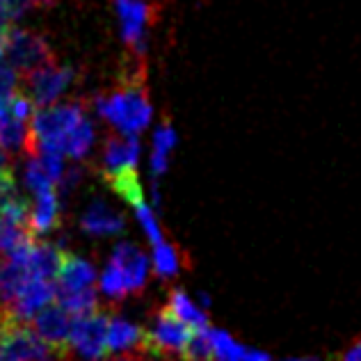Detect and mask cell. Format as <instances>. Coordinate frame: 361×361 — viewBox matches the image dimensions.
Here are the masks:
<instances>
[{"instance_id": "cell-1", "label": "cell", "mask_w": 361, "mask_h": 361, "mask_svg": "<svg viewBox=\"0 0 361 361\" xmlns=\"http://www.w3.org/2000/svg\"><path fill=\"white\" fill-rule=\"evenodd\" d=\"M97 110L121 135H140L154 115L147 90L145 64L140 62L130 73L121 75V80L110 92L99 94Z\"/></svg>"}, {"instance_id": "cell-2", "label": "cell", "mask_w": 361, "mask_h": 361, "mask_svg": "<svg viewBox=\"0 0 361 361\" xmlns=\"http://www.w3.org/2000/svg\"><path fill=\"white\" fill-rule=\"evenodd\" d=\"M85 119V103H55L51 108H42L32 117V137L37 151L39 149H55L64 151V145L73 128ZM64 156V154H62Z\"/></svg>"}, {"instance_id": "cell-3", "label": "cell", "mask_w": 361, "mask_h": 361, "mask_svg": "<svg viewBox=\"0 0 361 361\" xmlns=\"http://www.w3.org/2000/svg\"><path fill=\"white\" fill-rule=\"evenodd\" d=\"M192 336L195 329H190L167 307H163L151 316L145 353H149L156 361H183V355Z\"/></svg>"}, {"instance_id": "cell-4", "label": "cell", "mask_w": 361, "mask_h": 361, "mask_svg": "<svg viewBox=\"0 0 361 361\" xmlns=\"http://www.w3.org/2000/svg\"><path fill=\"white\" fill-rule=\"evenodd\" d=\"M110 313L94 311L78 316L71 322L69 334V357L71 361H106L108 357V327Z\"/></svg>"}, {"instance_id": "cell-5", "label": "cell", "mask_w": 361, "mask_h": 361, "mask_svg": "<svg viewBox=\"0 0 361 361\" xmlns=\"http://www.w3.org/2000/svg\"><path fill=\"white\" fill-rule=\"evenodd\" d=\"M3 53L21 78L35 69H42V66L55 62V55L51 51L49 42H46L42 35L21 30V27H12V30H9L3 44Z\"/></svg>"}, {"instance_id": "cell-6", "label": "cell", "mask_w": 361, "mask_h": 361, "mask_svg": "<svg viewBox=\"0 0 361 361\" xmlns=\"http://www.w3.org/2000/svg\"><path fill=\"white\" fill-rule=\"evenodd\" d=\"M75 78V69L66 64L51 62L42 66V69H35L27 75H23V94L30 99L37 108H51L58 103V99L69 90V85Z\"/></svg>"}, {"instance_id": "cell-7", "label": "cell", "mask_w": 361, "mask_h": 361, "mask_svg": "<svg viewBox=\"0 0 361 361\" xmlns=\"http://www.w3.org/2000/svg\"><path fill=\"white\" fill-rule=\"evenodd\" d=\"M119 23H121V39L133 51L135 58L142 60L147 51V32L156 23V7L145 0H115Z\"/></svg>"}, {"instance_id": "cell-8", "label": "cell", "mask_w": 361, "mask_h": 361, "mask_svg": "<svg viewBox=\"0 0 361 361\" xmlns=\"http://www.w3.org/2000/svg\"><path fill=\"white\" fill-rule=\"evenodd\" d=\"M140 140L137 135H110L103 145V169L101 174L106 183L112 185L128 176H137L140 160Z\"/></svg>"}, {"instance_id": "cell-9", "label": "cell", "mask_w": 361, "mask_h": 361, "mask_svg": "<svg viewBox=\"0 0 361 361\" xmlns=\"http://www.w3.org/2000/svg\"><path fill=\"white\" fill-rule=\"evenodd\" d=\"M71 322H73L71 313L66 311L60 302H53L30 320V327L35 329L37 336H39L42 341H46L49 345H53L55 350L69 353Z\"/></svg>"}, {"instance_id": "cell-10", "label": "cell", "mask_w": 361, "mask_h": 361, "mask_svg": "<svg viewBox=\"0 0 361 361\" xmlns=\"http://www.w3.org/2000/svg\"><path fill=\"white\" fill-rule=\"evenodd\" d=\"M108 263L121 274V279L128 288V295H137L140 290H145L149 279V259L140 247L130 243H119L112 250Z\"/></svg>"}, {"instance_id": "cell-11", "label": "cell", "mask_w": 361, "mask_h": 361, "mask_svg": "<svg viewBox=\"0 0 361 361\" xmlns=\"http://www.w3.org/2000/svg\"><path fill=\"white\" fill-rule=\"evenodd\" d=\"M55 283H58V298L97 290V270H94V265L90 261H85L82 256L62 252V263H60Z\"/></svg>"}, {"instance_id": "cell-12", "label": "cell", "mask_w": 361, "mask_h": 361, "mask_svg": "<svg viewBox=\"0 0 361 361\" xmlns=\"http://www.w3.org/2000/svg\"><path fill=\"white\" fill-rule=\"evenodd\" d=\"M147 341V331L133 325L126 318L112 316L110 318V327H108V350L115 355L123 353H137V350L145 348Z\"/></svg>"}, {"instance_id": "cell-13", "label": "cell", "mask_w": 361, "mask_h": 361, "mask_svg": "<svg viewBox=\"0 0 361 361\" xmlns=\"http://www.w3.org/2000/svg\"><path fill=\"white\" fill-rule=\"evenodd\" d=\"M80 226L85 233L90 235H117L123 231V226H126V222H123V217L112 211V208L108 204L103 202H94L90 204V208L85 211L82 220H80Z\"/></svg>"}, {"instance_id": "cell-14", "label": "cell", "mask_w": 361, "mask_h": 361, "mask_svg": "<svg viewBox=\"0 0 361 361\" xmlns=\"http://www.w3.org/2000/svg\"><path fill=\"white\" fill-rule=\"evenodd\" d=\"M60 226V197L55 190L35 197L30 208V229L37 235H46Z\"/></svg>"}, {"instance_id": "cell-15", "label": "cell", "mask_w": 361, "mask_h": 361, "mask_svg": "<svg viewBox=\"0 0 361 361\" xmlns=\"http://www.w3.org/2000/svg\"><path fill=\"white\" fill-rule=\"evenodd\" d=\"M176 147V130L167 119L156 128L154 133V149H151V174H154V183L167 172L169 167V154Z\"/></svg>"}, {"instance_id": "cell-16", "label": "cell", "mask_w": 361, "mask_h": 361, "mask_svg": "<svg viewBox=\"0 0 361 361\" xmlns=\"http://www.w3.org/2000/svg\"><path fill=\"white\" fill-rule=\"evenodd\" d=\"M165 307L172 311L180 322H185L190 329H195V331L197 329H208L206 311L202 307H197V304L190 300L183 290L174 288L172 293H169V300H167Z\"/></svg>"}, {"instance_id": "cell-17", "label": "cell", "mask_w": 361, "mask_h": 361, "mask_svg": "<svg viewBox=\"0 0 361 361\" xmlns=\"http://www.w3.org/2000/svg\"><path fill=\"white\" fill-rule=\"evenodd\" d=\"M183 265H185V259H183V254L178 252L176 245L163 243V245L154 247V268H156L158 277L172 279L180 272Z\"/></svg>"}, {"instance_id": "cell-18", "label": "cell", "mask_w": 361, "mask_h": 361, "mask_svg": "<svg viewBox=\"0 0 361 361\" xmlns=\"http://www.w3.org/2000/svg\"><path fill=\"white\" fill-rule=\"evenodd\" d=\"M94 145V126H92V121L85 117L78 126L73 128V133L69 135V140H66V145H64V151L62 154L64 156H69L73 160H80L90 154V149Z\"/></svg>"}, {"instance_id": "cell-19", "label": "cell", "mask_w": 361, "mask_h": 361, "mask_svg": "<svg viewBox=\"0 0 361 361\" xmlns=\"http://www.w3.org/2000/svg\"><path fill=\"white\" fill-rule=\"evenodd\" d=\"M23 180H25V188L30 190V192L37 197V195H44L49 192V190H55V180L49 176V172L44 169L42 160L37 156H30L25 163V172H23Z\"/></svg>"}, {"instance_id": "cell-20", "label": "cell", "mask_w": 361, "mask_h": 361, "mask_svg": "<svg viewBox=\"0 0 361 361\" xmlns=\"http://www.w3.org/2000/svg\"><path fill=\"white\" fill-rule=\"evenodd\" d=\"M208 334H211L215 361H243L245 345H240L233 336H229L222 329H211Z\"/></svg>"}, {"instance_id": "cell-21", "label": "cell", "mask_w": 361, "mask_h": 361, "mask_svg": "<svg viewBox=\"0 0 361 361\" xmlns=\"http://www.w3.org/2000/svg\"><path fill=\"white\" fill-rule=\"evenodd\" d=\"M133 211H135V217H137V222H140V226H142V231L147 233L149 243L154 245V247L163 245V243H165L163 231H160L158 217H156V213L149 208V204H147V202H142V204H137L135 208H133Z\"/></svg>"}, {"instance_id": "cell-22", "label": "cell", "mask_w": 361, "mask_h": 361, "mask_svg": "<svg viewBox=\"0 0 361 361\" xmlns=\"http://www.w3.org/2000/svg\"><path fill=\"white\" fill-rule=\"evenodd\" d=\"M18 92V73L12 64L7 62L5 53L0 51V103H5Z\"/></svg>"}, {"instance_id": "cell-23", "label": "cell", "mask_w": 361, "mask_h": 361, "mask_svg": "<svg viewBox=\"0 0 361 361\" xmlns=\"http://www.w3.org/2000/svg\"><path fill=\"white\" fill-rule=\"evenodd\" d=\"M336 361H361V334L336 357Z\"/></svg>"}, {"instance_id": "cell-24", "label": "cell", "mask_w": 361, "mask_h": 361, "mask_svg": "<svg viewBox=\"0 0 361 361\" xmlns=\"http://www.w3.org/2000/svg\"><path fill=\"white\" fill-rule=\"evenodd\" d=\"M106 361H156L149 353H145V348L137 350V353H123V355H117L112 359H106Z\"/></svg>"}, {"instance_id": "cell-25", "label": "cell", "mask_w": 361, "mask_h": 361, "mask_svg": "<svg viewBox=\"0 0 361 361\" xmlns=\"http://www.w3.org/2000/svg\"><path fill=\"white\" fill-rule=\"evenodd\" d=\"M286 361H322L318 357H304V359H286Z\"/></svg>"}]
</instances>
